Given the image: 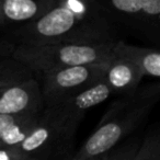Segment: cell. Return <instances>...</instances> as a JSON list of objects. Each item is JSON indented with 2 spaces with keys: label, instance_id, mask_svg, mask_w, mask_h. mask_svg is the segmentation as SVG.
<instances>
[{
  "label": "cell",
  "instance_id": "cell-18",
  "mask_svg": "<svg viewBox=\"0 0 160 160\" xmlns=\"http://www.w3.org/2000/svg\"><path fill=\"white\" fill-rule=\"evenodd\" d=\"M22 116V115H21ZM19 116H11V115H0V139H1V136L2 133L8 126H9L11 123H13L14 121L18 118Z\"/></svg>",
  "mask_w": 160,
  "mask_h": 160
},
{
  "label": "cell",
  "instance_id": "cell-4",
  "mask_svg": "<svg viewBox=\"0 0 160 160\" xmlns=\"http://www.w3.org/2000/svg\"><path fill=\"white\" fill-rule=\"evenodd\" d=\"M80 123L57 108H44L28 137L14 147L30 160H49L64 157Z\"/></svg>",
  "mask_w": 160,
  "mask_h": 160
},
{
  "label": "cell",
  "instance_id": "cell-21",
  "mask_svg": "<svg viewBox=\"0 0 160 160\" xmlns=\"http://www.w3.org/2000/svg\"><path fill=\"white\" fill-rule=\"evenodd\" d=\"M104 157V156H103ZM103 157H101V158H98V159H93V160H102L103 159Z\"/></svg>",
  "mask_w": 160,
  "mask_h": 160
},
{
  "label": "cell",
  "instance_id": "cell-8",
  "mask_svg": "<svg viewBox=\"0 0 160 160\" xmlns=\"http://www.w3.org/2000/svg\"><path fill=\"white\" fill-rule=\"evenodd\" d=\"M55 3L56 0H1L5 29L13 30L38 20Z\"/></svg>",
  "mask_w": 160,
  "mask_h": 160
},
{
  "label": "cell",
  "instance_id": "cell-15",
  "mask_svg": "<svg viewBox=\"0 0 160 160\" xmlns=\"http://www.w3.org/2000/svg\"><path fill=\"white\" fill-rule=\"evenodd\" d=\"M139 145L138 139H131L125 144L118 145L111 152L105 155L102 160H132Z\"/></svg>",
  "mask_w": 160,
  "mask_h": 160
},
{
  "label": "cell",
  "instance_id": "cell-3",
  "mask_svg": "<svg viewBox=\"0 0 160 160\" xmlns=\"http://www.w3.org/2000/svg\"><path fill=\"white\" fill-rule=\"evenodd\" d=\"M115 42L16 44L11 57L32 72L44 75L57 69L109 62Z\"/></svg>",
  "mask_w": 160,
  "mask_h": 160
},
{
  "label": "cell",
  "instance_id": "cell-11",
  "mask_svg": "<svg viewBox=\"0 0 160 160\" xmlns=\"http://www.w3.org/2000/svg\"><path fill=\"white\" fill-rule=\"evenodd\" d=\"M112 53L115 57H120L136 66L142 73L151 78L160 77V53L158 49L140 47L127 44L118 40L113 44Z\"/></svg>",
  "mask_w": 160,
  "mask_h": 160
},
{
  "label": "cell",
  "instance_id": "cell-17",
  "mask_svg": "<svg viewBox=\"0 0 160 160\" xmlns=\"http://www.w3.org/2000/svg\"><path fill=\"white\" fill-rule=\"evenodd\" d=\"M16 47V42L7 38H0V57H10Z\"/></svg>",
  "mask_w": 160,
  "mask_h": 160
},
{
  "label": "cell",
  "instance_id": "cell-2",
  "mask_svg": "<svg viewBox=\"0 0 160 160\" xmlns=\"http://www.w3.org/2000/svg\"><path fill=\"white\" fill-rule=\"evenodd\" d=\"M158 98L159 86L151 85L114 102L71 160H93L111 152L142 124Z\"/></svg>",
  "mask_w": 160,
  "mask_h": 160
},
{
  "label": "cell",
  "instance_id": "cell-12",
  "mask_svg": "<svg viewBox=\"0 0 160 160\" xmlns=\"http://www.w3.org/2000/svg\"><path fill=\"white\" fill-rule=\"evenodd\" d=\"M40 114L19 116L13 123H11L3 131L1 139H0V146L10 147V148L18 147L28 137L31 129L35 125Z\"/></svg>",
  "mask_w": 160,
  "mask_h": 160
},
{
  "label": "cell",
  "instance_id": "cell-7",
  "mask_svg": "<svg viewBox=\"0 0 160 160\" xmlns=\"http://www.w3.org/2000/svg\"><path fill=\"white\" fill-rule=\"evenodd\" d=\"M44 110L42 88L31 78L0 91V115H34Z\"/></svg>",
  "mask_w": 160,
  "mask_h": 160
},
{
  "label": "cell",
  "instance_id": "cell-20",
  "mask_svg": "<svg viewBox=\"0 0 160 160\" xmlns=\"http://www.w3.org/2000/svg\"><path fill=\"white\" fill-rule=\"evenodd\" d=\"M49 160H71V158L70 159H68V158H59V159H49Z\"/></svg>",
  "mask_w": 160,
  "mask_h": 160
},
{
  "label": "cell",
  "instance_id": "cell-9",
  "mask_svg": "<svg viewBox=\"0 0 160 160\" xmlns=\"http://www.w3.org/2000/svg\"><path fill=\"white\" fill-rule=\"evenodd\" d=\"M142 78L144 75L142 71L132 62L113 56L108 64L102 80L110 88L112 94L121 93L127 96L138 89Z\"/></svg>",
  "mask_w": 160,
  "mask_h": 160
},
{
  "label": "cell",
  "instance_id": "cell-16",
  "mask_svg": "<svg viewBox=\"0 0 160 160\" xmlns=\"http://www.w3.org/2000/svg\"><path fill=\"white\" fill-rule=\"evenodd\" d=\"M0 160H30L22 156L16 148L0 146Z\"/></svg>",
  "mask_w": 160,
  "mask_h": 160
},
{
  "label": "cell",
  "instance_id": "cell-6",
  "mask_svg": "<svg viewBox=\"0 0 160 160\" xmlns=\"http://www.w3.org/2000/svg\"><path fill=\"white\" fill-rule=\"evenodd\" d=\"M109 62L68 67L44 73L42 88L44 108L59 104L101 81Z\"/></svg>",
  "mask_w": 160,
  "mask_h": 160
},
{
  "label": "cell",
  "instance_id": "cell-5",
  "mask_svg": "<svg viewBox=\"0 0 160 160\" xmlns=\"http://www.w3.org/2000/svg\"><path fill=\"white\" fill-rule=\"evenodd\" d=\"M101 9L111 23L134 34L158 41L160 34V0H103Z\"/></svg>",
  "mask_w": 160,
  "mask_h": 160
},
{
  "label": "cell",
  "instance_id": "cell-1",
  "mask_svg": "<svg viewBox=\"0 0 160 160\" xmlns=\"http://www.w3.org/2000/svg\"><path fill=\"white\" fill-rule=\"evenodd\" d=\"M16 44L110 43L118 41L116 29L98 0H56L38 20L13 29Z\"/></svg>",
  "mask_w": 160,
  "mask_h": 160
},
{
  "label": "cell",
  "instance_id": "cell-14",
  "mask_svg": "<svg viewBox=\"0 0 160 160\" xmlns=\"http://www.w3.org/2000/svg\"><path fill=\"white\" fill-rule=\"evenodd\" d=\"M132 160H160L159 132L153 131L147 134Z\"/></svg>",
  "mask_w": 160,
  "mask_h": 160
},
{
  "label": "cell",
  "instance_id": "cell-10",
  "mask_svg": "<svg viewBox=\"0 0 160 160\" xmlns=\"http://www.w3.org/2000/svg\"><path fill=\"white\" fill-rule=\"evenodd\" d=\"M112 92L110 88L103 80H101L83 91L79 92L72 98H69L59 104L54 105V108H57L71 120L81 123L87 110L101 104L108 100Z\"/></svg>",
  "mask_w": 160,
  "mask_h": 160
},
{
  "label": "cell",
  "instance_id": "cell-19",
  "mask_svg": "<svg viewBox=\"0 0 160 160\" xmlns=\"http://www.w3.org/2000/svg\"><path fill=\"white\" fill-rule=\"evenodd\" d=\"M0 29H5V23H3L2 11H1V0H0Z\"/></svg>",
  "mask_w": 160,
  "mask_h": 160
},
{
  "label": "cell",
  "instance_id": "cell-13",
  "mask_svg": "<svg viewBox=\"0 0 160 160\" xmlns=\"http://www.w3.org/2000/svg\"><path fill=\"white\" fill-rule=\"evenodd\" d=\"M34 77V72L12 57L0 58V91Z\"/></svg>",
  "mask_w": 160,
  "mask_h": 160
}]
</instances>
